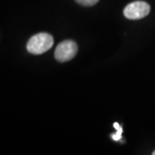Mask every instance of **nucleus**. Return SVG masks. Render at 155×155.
Returning <instances> with one entry per match:
<instances>
[{
    "instance_id": "nucleus-1",
    "label": "nucleus",
    "mask_w": 155,
    "mask_h": 155,
    "mask_svg": "<svg viewBox=\"0 0 155 155\" xmlns=\"http://www.w3.org/2000/svg\"><path fill=\"white\" fill-rule=\"evenodd\" d=\"M54 45L53 36L48 33H40L33 35L27 43V50L32 54H41L49 50Z\"/></svg>"
},
{
    "instance_id": "nucleus-2",
    "label": "nucleus",
    "mask_w": 155,
    "mask_h": 155,
    "mask_svg": "<svg viewBox=\"0 0 155 155\" xmlns=\"http://www.w3.org/2000/svg\"><path fill=\"white\" fill-rule=\"evenodd\" d=\"M150 12V5L143 1H135L127 5L124 11V16L130 20H138L147 17Z\"/></svg>"
},
{
    "instance_id": "nucleus-3",
    "label": "nucleus",
    "mask_w": 155,
    "mask_h": 155,
    "mask_svg": "<svg viewBox=\"0 0 155 155\" xmlns=\"http://www.w3.org/2000/svg\"><path fill=\"white\" fill-rule=\"evenodd\" d=\"M78 52V46L73 41H64L57 46L54 57L60 62H67L72 60Z\"/></svg>"
},
{
    "instance_id": "nucleus-4",
    "label": "nucleus",
    "mask_w": 155,
    "mask_h": 155,
    "mask_svg": "<svg viewBox=\"0 0 155 155\" xmlns=\"http://www.w3.org/2000/svg\"><path fill=\"white\" fill-rule=\"evenodd\" d=\"M114 127L116 129V133L114 134H112L111 135V137L112 139L114 140H120L121 139H122V127L119 124V123H117V122H115L114 123Z\"/></svg>"
},
{
    "instance_id": "nucleus-5",
    "label": "nucleus",
    "mask_w": 155,
    "mask_h": 155,
    "mask_svg": "<svg viewBox=\"0 0 155 155\" xmlns=\"http://www.w3.org/2000/svg\"><path fill=\"white\" fill-rule=\"evenodd\" d=\"M78 4L84 6H92L95 5L99 0H75Z\"/></svg>"
},
{
    "instance_id": "nucleus-6",
    "label": "nucleus",
    "mask_w": 155,
    "mask_h": 155,
    "mask_svg": "<svg viewBox=\"0 0 155 155\" xmlns=\"http://www.w3.org/2000/svg\"><path fill=\"white\" fill-rule=\"evenodd\" d=\"M153 155H155V151L154 152H153Z\"/></svg>"
}]
</instances>
